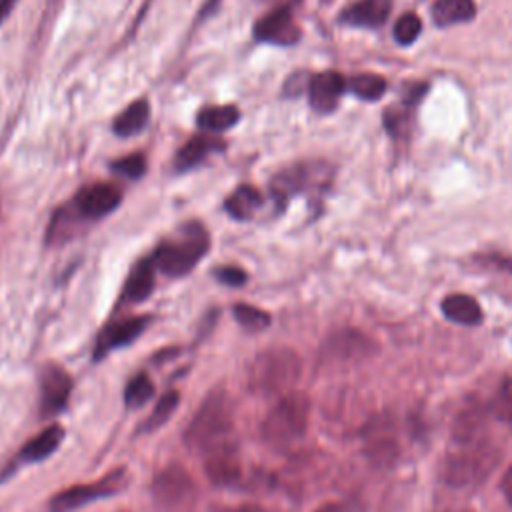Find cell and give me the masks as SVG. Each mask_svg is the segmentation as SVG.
<instances>
[{
	"label": "cell",
	"instance_id": "1",
	"mask_svg": "<svg viewBox=\"0 0 512 512\" xmlns=\"http://www.w3.org/2000/svg\"><path fill=\"white\" fill-rule=\"evenodd\" d=\"M186 446L196 454H208L216 448L236 444L234 406L224 390H212L184 430Z\"/></svg>",
	"mask_w": 512,
	"mask_h": 512
},
{
	"label": "cell",
	"instance_id": "2",
	"mask_svg": "<svg viewBox=\"0 0 512 512\" xmlns=\"http://www.w3.org/2000/svg\"><path fill=\"white\" fill-rule=\"evenodd\" d=\"M310 410V398L300 390L280 396L260 424L264 444L276 452L294 448L308 430Z\"/></svg>",
	"mask_w": 512,
	"mask_h": 512
},
{
	"label": "cell",
	"instance_id": "3",
	"mask_svg": "<svg viewBox=\"0 0 512 512\" xmlns=\"http://www.w3.org/2000/svg\"><path fill=\"white\" fill-rule=\"evenodd\" d=\"M302 372L298 354L290 348H268L248 366V386L258 396H284L294 390Z\"/></svg>",
	"mask_w": 512,
	"mask_h": 512
},
{
	"label": "cell",
	"instance_id": "4",
	"mask_svg": "<svg viewBox=\"0 0 512 512\" xmlns=\"http://www.w3.org/2000/svg\"><path fill=\"white\" fill-rule=\"evenodd\" d=\"M208 246L210 240L206 228L200 222H188L180 228L176 238H170L156 248L152 260L156 270L178 278L188 274L200 262V258H204Z\"/></svg>",
	"mask_w": 512,
	"mask_h": 512
},
{
	"label": "cell",
	"instance_id": "5",
	"mask_svg": "<svg viewBox=\"0 0 512 512\" xmlns=\"http://www.w3.org/2000/svg\"><path fill=\"white\" fill-rule=\"evenodd\" d=\"M496 454L482 438L456 442V448L442 462V478L450 486H470L480 482L494 466Z\"/></svg>",
	"mask_w": 512,
	"mask_h": 512
},
{
	"label": "cell",
	"instance_id": "6",
	"mask_svg": "<svg viewBox=\"0 0 512 512\" xmlns=\"http://www.w3.org/2000/svg\"><path fill=\"white\" fill-rule=\"evenodd\" d=\"M152 498L162 512H192L196 504V484L190 472L178 464H168L152 480Z\"/></svg>",
	"mask_w": 512,
	"mask_h": 512
},
{
	"label": "cell",
	"instance_id": "7",
	"mask_svg": "<svg viewBox=\"0 0 512 512\" xmlns=\"http://www.w3.org/2000/svg\"><path fill=\"white\" fill-rule=\"evenodd\" d=\"M126 470L116 468L92 484H72L50 498V512H74L86 504L110 498L124 490Z\"/></svg>",
	"mask_w": 512,
	"mask_h": 512
},
{
	"label": "cell",
	"instance_id": "8",
	"mask_svg": "<svg viewBox=\"0 0 512 512\" xmlns=\"http://www.w3.org/2000/svg\"><path fill=\"white\" fill-rule=\"evenodd\" d=\"M328 172V166L320 162H298L280 170L270 180V194L276 206L282 210L292 196L302 194L318 184H328Z\"/></svg>",
	"mask_w": 512,
	"mask_h": 512
},
{
	"label": "cell",
	"instance_id": "9",
	"mask_svg": "<svg viewBox=\"0 0 512 512\" xmlns=\"http://www.w3.org/2000/svg\"><path fill=\"white\" fill-rule=\"evenodd\" d=\"M362 446L366 458L378 466H390L398 458L396 428L388 416H374L362 430Z\"/></svg>",
	"mask_w": 512,
	"mask_h": 512
},
{
	"label": "cell",
	"instance_id": "10",
	"mask_svg": "<svg viewBox=\"0 0 512 512\" xmlns=\"http://www.w3.org/2000/svg\"><path fill=\"white\" fill-rule=\"evenodd\" d=\"M252 34L258 42L290 46L298 42L300 28L292 18L290 6H276L274 10L256 20Z\"/></svg>",
	"mask_w": 512,
	"mask_h": 512
},
{
	"label": "cell",
	"instance_id": "11",
	"mask_svg": "<svg viewBox=\"0 0 512 512\" xmlns=\"http://www.w3.org/2000/svg\"><path fill=\"white\" fill-rule=\"evenodd\" d=\"M72 394V376L58 364H48L40 374V412L44 416L60 414Z\"/></svg>",
	"mask_w": 512,
	"mask_h": 512
},
{
	"label": "cell",
	"instance_id": "12",
	"mask_svg": "<svg viewBox=\"0 0 512 512\" xmlns=\"http://www.w3.org/2000/svg\"><path fill=\"white\" fill-rule=\"evenodd\" d=\"M122 202V190L108 182H96L84 186L74 196V208L82 218L98 220L110 212H114Z\"/></svg>",
	"mask_w": 512,
	"mask_h": 512
},
{
	"label": "cell",
	"instance_id": "13",
	"mask_svg": "<svg viewBox=\"0 0 512 512\" xmlns=\"http://www.w3.org/2000/svg\"><path fill=\"white\" fill-rule=\"evenodd\" d=\"M202 458H204V472L214 486L228 488V486H236L240 482L242 464H240L236 444L216 448V450L204 454Z\"/></svg>",
	"mask_w": 512,
	"mask_h": 512
},
{
	"label": "cell",
	"instance_id": "14",
	"mask_svg": "<svg viewBox=\"0 0 512 512\" xmlns=\"http://www.w3.org/2000/svg\"><path fill=\"white\" fill-rule=\"evenodd\" d=\"M148 322H150L148 316H132V318H124V320H116V322L108 324L98 334V340L94 346V356L104 358L108 352L128 346L146 330Z\"/></svg>",
	"mask_w": 512,
	"mask_h": 512
},
{
	"label": "cell",
	"instance_id": "15",
	"mask_svg": "<svg viewBox=\"0 0 512 512\" xmlns=\"http://www.w3.org/2000/svg\"><path fill=\"white\" fill-rule=\"evenodd\" d=\"M346 90V80L334 70L318 72L308 80V100L310 106L320 114H330Z\"/></svg>",
	"mask_w": 512,
	"mask_h": 512
},
{
	"label": "cell",
	"instance_id": "16",
	"mask_svg": "<svg viewBox=\"0 0 512 512\" xmlns=\"http://www.w3.org/2000/svg\"><path fill=\"white\" fill-rule=\"evenodd\" d=\"M390 8H392L390 0H356L344 8V12L340 14V20L350 26L376 28L386 22Z\"/></svg>",
	"mask_w": 512,
	"mask_h": 512
},
{
	"label": "cell",
	"instance_id": "17",
	"mask_svg": "<svg viewBox=\"0 0 512 512\" xmlns=\"http://www.w3.org/2000/svg\"><path fill=\"white\" fill-rule=\"evenodd\" d=\"M222 148H224V142L216 136H208V134L192 136L184 146L178 148V152L174 156V168L178 172L190 170L196 164H200L202 160H206L212 152H218Z\"/></svg>",
	"mask_w": 512,
	"mask_h": 512
},
{
	"label": "cell",
	"instance_id": "18",
	"mask_svg": "<svg viewBox=\"0 0 512 512\" xmlns=\"http://www.w3.org/2000/svg\"><path fill=\"white\" fill-rule=\"evenodd\" d=\"M62 440H64V428L60 424H50L20 448V460L26 464L42 462L60 448Z\"/></svg>",
	"mask_w": 512,
	"mask_h": 512
},
{
	"label": "cell",
	"instance_id": "19",
	"mask_svg": "<svg viewBox=\"0 0 512 512\" xmlns=\"http://www.w3.org/2000/svg\"><path fill=\"white\" fill-rule=\"evenodd\" d=\"M154 272H156V266L152 256L134 264L122 290V302H132V304L144 302L154 290Z\"/></svg>",
	"mask_w": 512,
	"mask_h": 512
},
{
	"label": "cell",
	"instance_id": "20",
	"mask_svg": "<svg viewBox=\"0 0 512 512\" xmlns=\"http://www.w3.org/2000/svg\"><path fill=\"white\" fill-rule=\"evenodd\" d=\"M368 350V340L358 332H338L328 338L324 344V358L330 362L340 360H354L358 356H364Z\"/></svg>",
	"mask_w": 512,
	"mask_h": 512
},
{
	"label": "cell",
	"instance_id": "21",
	"mask_svg": "<svg viewBox=\"0 0 512 512\" xmlns=\"http://www.w3.org/2000/svg\"><path fill=\"white\" fill-rule=\"evenodd\" d=\"M440 310L454 324L476 326V324L482 322V308L468 294H450V296H446L440 304Z\"/></svg>",
	"mask_w": 512,
	"mask_h": 512
},
{
	"label": "cell",
	"instance_id": "22",
	"mask_svg": "<svg viewBox=\"0 0 512 512\" xmlns=\"http://www.w3.org/2000/svg\"><path fill=\"white\" fill-rule=\"evenodd\" d=\"M240 120V110L234 104L224 106H204L196 114V126L206 134H218L232 126H236Z\"/></svg>",
	"mask_w": 512,
	"mask_h": 512
},
{
	"label": "cell",
	"instance_id": "23",
	"mask_svg": "<svg viewBox=\"0 0 512 512\" xmlns=\"http://www.w3.org/2000/svg\"><path fill=\"white\" fill-rule=\"evenodd\" d=\"M430 16L436 26H452L458 22H468L476 16L474 0H434Z\"/></svg>",
	"mask_w": 512,
	"mask_h": 512
},
{
	"label": "cell",
	"instance_id": "24",
	"mask_svg": "<svg viewBox=\"0 0 512 512\" xmlns=\"http://www.w3.org/2000/svg\"><path fill=\"white\" fill-rule=\"evenodd\" d=\"M262 194L250 184L238 186L226 200H224V210L230 214L234 220H250L256 210L262 206Z\"/></svg>",
	"mask_w": 512,
	"mask_h": 512
},
{
	"label": "cell",
	"instance_id": "25",
	"mask_svg": "<svg viewBox=\"0 0 512 512\" xmlns=\"http://www.w3.org/2000/svg\"><path fill=\"white\" fill-rule=\"evenodd\" d=\"M148 118H150V106L144 98L140 100H134L130 102L112 122V130L116 136H122V138H128V136H134L138 134L146 124H148Z\"/></svg>",
	"mask_w": 512,
	"mask_h": 512
},
{
	"label": "cell",
	"instance_id": "26",
	"mask_svg": "<svg viewBox=\"0 0 512 512\" xmlns=\"http://www.w3.org/2000/svg\"><path fill=\"white\" fill-rule=\"evenodd\" d=\"M178 404H180V394H178L176 390L164 392V394L156 400V404H154V408H152L148 420L144 422L142 430H144V432H154V430H158L162 424H166V422L172 418V414L176 412Z\"/></svg>",
	"mask_w": 512,
	"mask_h": 512
},
{
	"label": "cell",
	"instance_id": "27",
	"mask_svg": "<svg viewBox=\"0 0 512 512\" xmlns=\"http://www.w3.org/2000/svg\"><path fill=\"white\" fill-rule=\"evenodd\" d=\"M346 88L352 90L360 100H378L386 92V80L378 74H356L346 82Z\"/></svg>",
	"mask_w": 512,
	"mask_h": 512
},
{
	"label": "cell",
	"instance_id": "28",
	"mask_svg": "<svg viewBox=\"0 0 512 512\" xmlns=\"http://www.w3.org/2000/svg\"><path fill=\"white\" fill-rule=\"evenodd\" d=\"M232 314H234L236 322L248 332H262L270 326V320H272L266 310H262L258 306H252V304H246V302L234 304Z\"/></svg>",
	"mask_w": 512,
	"mask_h": 512
},
{
	"label": "cell",
	"instance_id": "29",
	"mask_svg": "<svg viewBox=\"0 0 512 512\" xmlns=\"http://www.w3.org/2000/svg\"><path fill=\"white\" fill-rule=\"evenodd\" d=\"M152 396H154V384H152V380L148 378V374H144V372L134 374V376L128 380L126 388H124V404H126L128 408H140V406H144Z\"/></svg>",
	"mask_w": 512,
	"mask_h": 512
},
{
	"label": "cell",
	"instance_id": "30",
	"mask_svg": "<svg viewBox=\"0 0 512 512\" xmlns=\"http://www.w3.org/2000/svg\"><path fill=\"white\" fill-rule=\"evenodd\" d=\"M420 32H422V22L414 12L402 14L394 24V38L402 46L412 44L420 36Z\"/></svg>",
	"mask_w": 512,
	"mask_h": 512
},
{
	"label": "cell",
	"instance_id": "31",
	"mask_svg": "<svg viewBox=\"0 0 512 512\" xmlns=\"http://www.w3.org/2000/svg\"><path fill=\"white\" fill-rule=\"evenodd\" d=\"M110 168H112V172H116L128 180H136V178L144 176V172H146V156L140 152H134L124 158L114 160L110 164Z\"/></svg>",
	"mask_w": 512,
	"mask_h": 512
},
{
	"label": "cell",
	"instance_id": "32",
	"mask_svg": "<svg viewBox=\"0 0 512 512\" xmlns=\"http://www.w3.org/2000/svg\"><path fill=\"white\" fill-rule=\"evenodd\" d=\"M492 412L498 418L512 420V376L502 380L500 390H498V394L494 396V402H492Z\"/></svg>",
	"mask_w": 512,
	"mask_h": 512
},
{
	"label": "cell",
	"instance_id": "33",
	"mask_svg": "<svg viewBox=\"0 0 512 512\" xmlns=\"http://www.w3.org/2000/svg\"><path fill=\"white\" fill-rule=\"evenodd\" d=\"M214 278L224 284V286H232V288H238V286H244L246 280H248V274L238 268V266H220L216 268L214 272Z\"/></svg>",
	"mask_w": 512,
	"mask_h": 512
},
{
	"label": "cell",
	"instance_id": "34",
	"mask_svg": "<svg viewBox=\"0 0 512 512\" xmlns=\"http://www.w3.org/2000/svg\"><path fill=\"white\" fill-rule=\"evenodd\" d=\"M500 492L504 494L508 504H512V466L500 478Z\"/></svg>",
	"mask_w": 512,
	"mask_h": 512
},
{
	"label": "cell",
	"instance_id": "35",
	"mask_svg": "<svg viewBox=\"0 0 512 512\" xmlns=\"http://www.w3.org/2000/svg\"><path fill=\"white\" fill-rule=\"evenodd\" d=\"M14 4H16V0H0V22L12 12Z\"/></svg>",
	"mask_w": 512,
	"mask_h": 512
},
{
	"label": "cell",
	"instance_id": "36",
	"mask_svg": "<svg viewBox=\"0 0 512 512\" xmlns=\"http://www.w3.org/2000/svg\"><path fill=\"white\" fill-rule=\"evenodd\" d=\"M316 512H338L334 506H322V508H318Z\"/></svg>",
	"mask_w": 512,
	"mask_h": 512
},
{
	"label": "cell",
	"instance_id": "37",
	"mask_svg": "<svg viewBox=\"0 0 512 512\" xmlns=\"http://www.w3.org/2000/svg\"><path fill=\"white\" fill-rule=\"evenodd\" d=\"M278 2H280V4H278V6H286V4H284V2H290V0H278Z\"/></svg>",
	"mask_w": 512,
	"mask_h": 512
},
{
	"label": "cell",
	"instance_id": "38",
	"mask_svg": "<svg viewBox=\"0 0 512 512\" xmlns=\"http://www.w3.org/2000/svg\"><path fill=\"white\" fill-rule=\"evenodd\" d=\"M448 512H470V510H448Z\"/></svg>",
	"mask_w": 512,
	"mask_h": 512
}]
</instances>
